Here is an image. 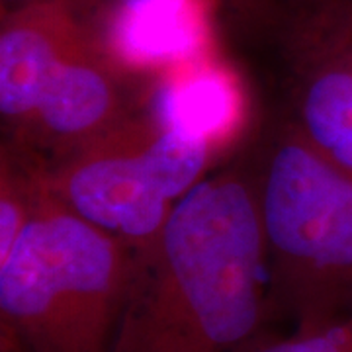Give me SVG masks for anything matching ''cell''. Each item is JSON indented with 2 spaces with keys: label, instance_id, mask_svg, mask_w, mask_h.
I'll return each instance as SVG.
<instances>
[{
  "label": "cell",
  "instance_id": "4fadbf2b",
  "mask_svg": "<svg viewBox=\"0 0 352 352\" xmlns=\"http://www.w3.org/2000/svg\"><path fill=\"white\" fill-rule=\"evenodd\" d=\"M0 352H20L18 349H14L12 344H4V342H0Z\"/></svg>",
  "mask_w": 352,
  "mask_h": 352
},
{
  "label": "cell",
  "instance_id": "3957f363",
  "mask_svg": "<svg viewBox=\"0 0 352 352\" xmlns=\"http://www.w3.org/2000/svg\"><path fill=\"white\" fill-rule=\"evenodd\" d=\"M272 307L311 331L352 311V173L286 124L254 178Z\"/></svg>",
  "mask_w": 352,
  "mask_h": 352
},
{
  "label": "cell",
  "instance_id": "7c38bea8",
  "mask_svg": "<svg viewBox=\"0 0 352 352\" xmlns=\"http://www.w3.org/2000/svg\"><path fill=\"white\" fill-rule=\"evenodd\" d=\"M2 2V8H10L14 4H22V2H28V0H0Z\"/></svg>",
  "mask_w": 352,
  "mask_h": 352
},
{
  "label": "cell",
  "instance_id": "8fae6325",
  "mask_svg": "<svg viewBox=\"0 0 352 352\" xmlns=\"http://www.w3.org/2000/svg\"><path fill=\"white\" fill-rule=\"evenodd\" d=\"M102 8H124L133 6L147 0H92ZM204 6L208 12H223L229 18H235L245 25H263L272 24L278 18L276 0H190Z\"/></svg>",
  "mask_w": 352,
  "mask_h": 352
},
{
  "label": "cell",
  "instance_id": "5b68a950",
  "mask_svg": "<svg viewBox=\"0 0 352 352\" xmlns=\"http://www.w3.org/2000/svg\"><path fill=\"white\" fill-rule=\"evenodd\" d=\"M286 45L289 126L352 173V0H302Z\"/></svg>",
  "mask_w": 352,
  "mask_h": 352
},
{
  "label": "cell",
  "instance_id": "9c48e42d",
  "mask_svg": "<svg viewBox=\"0 0 352 352\" xmlns=\"http://www.w3.org/2000/svg\"><path fill=\"white\" fill-rule=\"evenodd\" d=\"M102 36L120 67L147 82L178 65L210 53L212 12L190 0H147L124 8H106Z\"/></svg>",
  "mask_w": 352,
  "mask_h": 352
},
{
  "label": "cell",
  "instance_id": "6da1fadb",
  "mask_svg": "<svg viewBox=\"0 0 352 352\" xmlns=\"http://www.w3.org/2000/svg\"><path fill=\"white\" fill-rule=\"evenodd\" d=\"M272 309L254 180L229 168L201 178L133 247L110 352H251Z\"/></svg>",
  "mask_w": 352,
  "mask_h": 352
},
{
  "label": "cell",
  "instance_id": "52a82bcc",
  "mask_svg": "<svg viewBox=\"0 0 352 352\" xmlns=\"http://www.w3.org/2000/svg\"><path fill=\"white\" fill-rule=\"evenodd\" d=\"M90 0H28L0 16V116L6 139L16 138L65 63L98 28Z\"/></svg>",
  "mask_w": 352,
  "mask_h": 352
},
{
  "label": "cell",
  "instance_id": "7a4b0ae2",
  "mask_svg": "<svg viewBox=\"0 0 352 352\" xmlns=\"http://www.w3.org/2000/svg\"><path fill=\"white\" fill-rule=\"evenodd\" d=\"M131 266L133 247L45 190L0 256V342L20 352H110Z\"/></svg>",
  "mask_w": 352,
  "mask_h": 352
},
{
  "label": "cell",
  "instance_id": "8992f818",
  "mask_svg": "<svg viewBox=\"0 0 352 352\" xmlns=\"http://www.w3.org/2000/svg\"><path fill=\"white\" fill-rule=\"evenodd\" d=\"M138 80L113 59L98 22L51 76L28 126L8 143L43 161L73 151L138 112Z\"/></svg>",
  "mask_w": 352,
  "mask_h": 352
},
{
  "label": "cell",
  "instance_id": "ba28073f",
  "mask_svg": "<svg viewBox=\"0 0 352 352\" xmlns=\"http://www.w3.org/2000/svg\"><path fill=\"white\" fill-rule=\"evenodd\" d=\"M143 108L164 127L217 153L241 138L249 120L239 73L214 51L149 80Z\"/></svg>",
  "mask_w": 352,
  "mask_h": 352
},
{
  "label": "cell",
  "instance_id": "277c9868",
  "mask_svg": "<svg viewBox=\"0 0 352 352\" xmlns=\"http://www.w3.org/2000/svg\"><path fill=\"white\" fill-rule=\"evenodd\" d=\"M219 153L159 124L143 106L122 124L43 161L51 196L102 231L141 247L163 229Z\"/></svg>",
  "mask_w": 352,
  "mask_h": 352
},
{
  "label": "cell",
  "instance_id": "30bf717a",
  "mask_svg": "<svg viewBox=\"0 0 352 352\" xmlns=\"http://www.w3.org/2000/svg\"><path fill=\"white\" fill-rule=\"evenodd\" d=\"M251 352H352V311L311 331H294L288 339L263 340Z\"/></svg>",
  "mask_w": 352,
  "mask_h": 352
}]
</instances>
